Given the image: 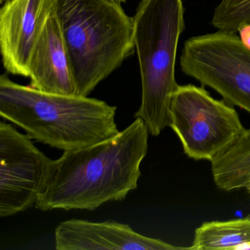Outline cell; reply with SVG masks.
I'll return each instance as SVG.
<instances>
[{"instance_id": "11", "label": "cell", "mask_w": 250, "mask_h": 250, "mask_svg": "<svg viewBox=\"0 0 250 250\" xmlns=\"http://www.w3.org/2000/svg\"><path fill=\"white\" fill-rule=\"evenodd\" d=\"M191 250L250 249V215L202 224L194 231Z\"/></svg>"}, {"instance_id": "4", "label": "cell", "mask_w": 250, "mask_h": 250, "mask_svg": "<svg viewBox=\"0 0 250 250\" xmlns=\"http://www.w3.org/2000/svg\"><path fill=\"white\" fill-rule=\"evenodd\" d=\"M133 20L142 81L141 104L134 117L144 121L151 135L159 136L169 125L178 87L175 66L185 27L182 0H142Z\"/></svg>"}, {"instance_id": "15", "label": "cell", "mask_w": 250, "mask_h": 250, "mask_svg": "<svg viewBox=\"0 0 250 250\" xmlns=\"http://www.w3.org/2000/svg\"><path fill=\"white\" fill-rule=\"evenodd\" d=\"M112 1L117 2V3L121 4V5H122L124 2H125V0H112Z\"/></svg>"}, {"instance_id": "16", "label": "cell", "mask_w": 250, "mask_h": 250, "mask_svg": "<svg viewBox=\"0 0 250 250\" xmlns=\"http://www.w3.org/2000/svg\"><path fill=\"white\" fill-rule=\"evenodd\" d=\"M246 188H247V191H248L249 194H250V184H249L248 187H246Z\"/></svg>"}, {"instance_id": "6", "label": "cell", "mask_w": 250, "mask_h": 250, "mask_svg": "<svg viewBox=\"0 0 250 250\" xmlns=\"http://www.w3.org/2000/svg\"><path fill=\"white\" fill-rule=\"evenodd\" d=\"M180 62L184 74L250 114V49L235 33L219 31L188 39Z\"/></svg>"}, {"instance_id": "5", "label": "cell", "mask_w": 250, "mask_h": 250, "mask_svg": "<svg viewBox=\"0 0 250 250\" xmlns=\"http://www.w3.org/2000/svg\"><path fill=\"white\" fill-rule=\"evenodd\" d=\"M169 126L188 158L210 162L230 148L247 129L233 106L193 84L178 85L171 102Z\"/></svg>"}, {"instance_id": "2", "label": "cell", "mask_w": 250, "mask_h": 250, "mask_svg": "<svg viewBox=\"0 0 250 250\" xmlns=\"http://www.w3.org/2000/svg\"><path fill=\"white\" fill-rule=\"evenodd\" d=\"M117 107L88 96L44 93L0 77V115L30 138L66 151L109 140L120 132Z\"/></svg>"}, {"instance_id": "8", "label": "cell", "mask_w": 250, "mask_h": 250, "mask_svg": "<svg viewBox=\"0 0 250 250\" xmlns=\"http://www.w3.org/2000/svg\"><path fill=\"white\" fill-rule=\"evenodd\" d=\"M58 0H8L0 10V47L7 72L29 77L33 49Z\"/></svg>"}, {"instance_id": "9", "label": "cell", "mask_w": 250, "mask_h": 250, "mask_svg": "<svg viewBox=\"0 0 250 250\" xmlns=\"http://www.w3.org/2000/svg\"><path fill=\"white\" fill-rule=\"evenodd\" d=\"M55 240L58 250H189L144 236L129 225L113 221H63L55 229Z\"/></svg>"}, {"instance_id": "13", "label": "cell", "mask_w": 250, "mask_h": 250, "mask_svg": "<svg viewBox=\"0 0 250 250\" xmlns=\"http://www.w3.org/2000/svg\"><path fill=\"white\" fill-rule=\"evenodd\" d=\"M211 24L219 31L232 33L250 24V0H222L215 8Z\"/></svg>"}, {"instance_id": "1", "label": "cell", "mask_w": 250, "mask_h": 250, "mask_svg": "<svg viewBox=\"0 0 250 250\" xmlns=\"http://www.w3.org/2000/svg\"><path fill=\"white\" fill-rule=\"evenodd\" d=\"M149 134L144 121L136 118L109 140L64 151L55 160L53 178L35 207L42 211L94 210L108 202L124 200L137 188Z\"/></svg>"}, {"instance_id": "17", "label": "cell", "mask_w": 250, "mask_h": 250, "mask_svg": "<svg viewBox=\"0 0 250 250\" xmlns=\"http://www.w3.org/2000/svg\"><path fill=\"white\" fill-rule=\"evenodd\" d=\"M0 1H1V2H7V1H8V0H0Z\"/></svg>"}, {"instance_id": "14", "label": "cell", "mask_w": 250, "mask_h": 250, "mask_svg": "<svg viewBox=\"0 0 250 250\" xmlns=\"http://www.w3.org/2000/svg\"><path fill=\"white\" fill-rule=\"evenodd\" d=\"M240 35V39L242 43L250 49V24H246L238 29Z\"/></svg>"}, {"instance_id": "10", "label": "cell", "mask_w": 250, "mask_h": 250, "mask_svg": "<svg viewBox=\"0 0 250 250\" xmlns=\"http://www.w3.org/2000/svg\"><path fill=\"white\" fill-rule=\"evenodd\" d=\"M30 87L44 93L77 96L68 49L56 12L46 22L29 63Z\"/></svg>"}, {"instance_id": "3", "label": "cell", "mask_w": 250, "mask_h": 250, "mask_svg": "<svg viewBox=\"0 0 250 250\" xmlns=\"http://www.w3.org/2000/svg\"><path fill=\"white\" fill-rule=\"evenodd\" d=\"M77 96H88L134 52V20L112 0H58Z\"/></svg>"}, {"instance_id": "12", "label": "cell", "mask_w": 250, "mask_h": 250, "mask_svg": "<svg viewBox=\"0 0 250 250\" xmlns=\"http://www.w3.org/2000/svg\"><path fill=\"white\" fill-rule=\"evenodd\" d=\"M213 182L219 189L229 191L250 184V128L238 141L211 162Z\"/></svg>"}, {"instance_id": "7", "label": "cell", "mask_w": 250, "mask_h": 250, "mask_svg": "<svg viewBox=\"0 0 250 250\" xmlns=\"http://www.w3.org/2000/svg\"><path fill=\"white\" fill-rule=\"evenodd\" d=\"M55 160L43 154L27 134L0 123V216L8 217L36 205L47 189Z\"/></svg>"}]
</instances>
